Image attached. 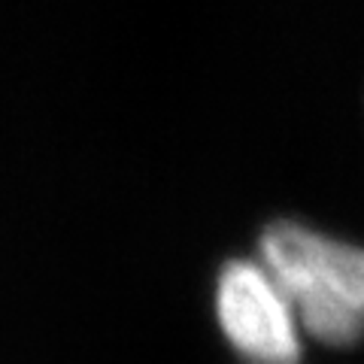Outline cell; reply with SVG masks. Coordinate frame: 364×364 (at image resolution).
<instances>
[{
    "label": "cell",
    "instance_id": "cell-2",
    "mask_svg": "<svg viewBox=\"0 0 364 364\" xmlns=\"http://www.w3.org/2000/svg\"><path fill=\"white\" fill-rule=\"evenodd\" d=\"M215 316L231 346L255 364H294L301 358L298 313L270 270L234 258L215 279Z\"/></svg>",
    "mask_w": 364,
    "mask_h": 364
},
{
    "label": "cell",
    "instance_id": "cell-1",
    "mask_svg": "<svg viewBox=\"0 0 364 364\" xmlns=\"http://www.w3.org/2000/svg\"><path fill=\"white\" fill-rule=\"evenodd\" d=\"M261 264L291 301L306 334L346 346L364 334V249L294 219L261 231Z\"/></svg>",
    "mask_w": 364,
    "mask_h": 364
}]
</instances>
